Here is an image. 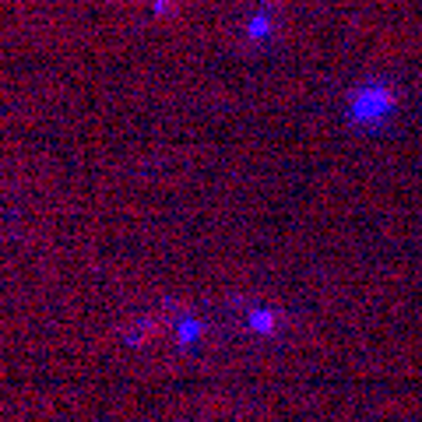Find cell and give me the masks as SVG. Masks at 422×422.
<instances>
[{
  "label": "cell",
  "instance_id": "obj_1",
  "mask_svg": "<svg viewBox=\"0 0 422 422\" xmlns=\"http://www.w3.org/2000/svg\"><path fill=\"white\" fill-rule=\"evenodd\" d=\"M250 324H254L257 331H271V327H275V313H268V310H254V313H250Z\"/></svg>",
  "mask_w": 422,
  "mask_h": 422
},
{
  "label": "cell",
  "instance_id": "obj_2",
  "mask_svg": "<svg viewBox=\"0 0 422 422\" xmlns=\"http://www.w3.org/2000/svg\"><path fill=\"white\" fill-rule=\"evenodd\" d=\"M197 331H200V327H197L193 320H186V324H179V334H183V338H193Z\"/></svg>",
  "mask_w": 422,
  "mask_h": 422
}]
</instances>
